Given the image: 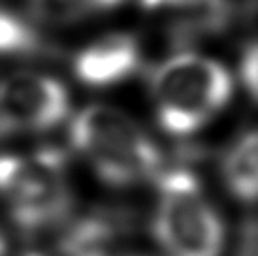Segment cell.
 Instances as JSON below:
<instances>
[{
	"mask_svg": "<svg viewBox=\"0 0 258 256\" xmlns=\"http://www.w3.org/2000/svg\"><path fill=\"white\" fill-rule=\"evenodd\" d=\"M222 179L241 204L258 202V128L237 138L222 160Z\"/></svg>",
	"mask_w": 258,
	"mask_h": 256,
	"instance_id": "cell-8",
	"label": "cell"
},
{
	"mask_svg": "<svg viewBox=\"0 0 258 256\" xmlns=\"http://www.w3.org/2000/svg\"><path fill=\"white\" fill-rule=\"evenodd\" d=\"M149 94L160 128L183 138L200 132L228 106L234 79L215 58L179 53L153 70Z\"/></svg>",
	"mask_w": 258,
	"mask_h": 256,
	"instance_id": "cell-1",
	"label": "cell"
},
{
	"mask_svg": "<svg viewBox=\"0 0 258 256\" xmlns=\"http://www.w3.org/2000/svg\"><path fill=\"white\" fill-rule=\"evenodd\" d=\"M25 256H43V254H40V252H29V254H25Z\"/></svg>",
	"mask_w": 258,
	"mask_h": 256,
	"instance_id": "cell-14",
	"label": "cell"
},
{
	"mask_svg": "<svg viewBox=\"0 0 258 256\" xmlns=\"http://www.w3.org/2000/svg\"><path fill=\"white\" fill-rule=\"evenodd\" d=\"M0 202L29 232L62 221L72 204L62 155L55 149L0 153Z\"/></svg>",
	"mask_w": 258,
	"mask_h": 256,
	"instance_id": "cell-4",
	"label": "cell"
},
{
	"mask_svg": "<svg viewBox=\"0 0 258 256\" xmlns=\"http://www.w3.org/2000/svg\"><path fill=\"white\" fill-rule=\"evenodd\" d=\"M142 62V45L136 38L126 32H111L83 45L74 55L72 70L81 85L111 89L134 78Z\"/></svg>",
	"mask_w": 258,
	"mask_h": 256,
	"instance_id": "cell-6",
	"label": "cell"
},
{
	"mask_svg": "<svg viewBox=\"0 0 258 256\" xmlns=\"http://www.w3.org/2000/svg\"><path fill=\"white\" fill-rule=\"evenodd\" d=\"M70 113V94L57 78L19 72L0 81V136L42 134Z\"/></svg>",
	"mask_w": 258,
	"mask_h": 256,
	"instance_id": "cell-5",
	"label": "cell"
},
{
	"mask_svg": "<svg viewBox=\"0 0 258 256\" xmlns=\"http://www.w3.org/2000/svg\"><path fill=\"white\" fill-rule=\"evenodd\" d=\"M124 0H29L30 12L47 25H74L113 12Z\"/></svg>",
	"mask_w": 258,
	"mask_h": 256,
	"instance_id": "cell-9",
	"label": "cell"
},
{
	"mask_svg": "<svg viewBox=\"0 0 258 256\" xmlns=\"http://www.w3.org/2000/svg\"><path fill=\"white\" fill-rule=\"evenodd\" d=\"M93 256H138V254H108V252H96Z\"/></svg>",
	"mask_w": 258,
	"mask_h": 256,
	"instance_id": "cell-13",
	"label": "cell"
},
{
	"mask_svg": "<svg viewBox=\"0 0 258 256\" xmlns=\"http://www.w3.org/2000/svg\"><path fill=\"white\" fill-rule=\"evenodd\" d=\"M239 74L247 93L251 94L254 102H258V40L251 42L243 49Z\"/></svg>",
	"mask_w": 258,
	"mask_h": 256,
	"instance_id": "cell-11",
	"label": "cell"
},
{
	"mask_svg": "<svg viewBox=\"0 0 258 256\" xmlns=\"http://www.w3.org/2000/svg\"><path fill=\"white\" fill-rule=\"evenodd\" d=\"M6 249H8L6 235H4V232L0 230V256H4V254H6Z\"/></svg>",
	"mask_w": 258,
	"mask_h": 256,
	"instance_id": "cell-12",
	"label": "cell"
},
{
	"mask_svg": "<svg viewBox=\"0 0 258 256\" xmlns=\"http://www.w3.org/2000/svg\"><path fill=\"white\" fill-rule=\"evenodd\" d=\"M140 6L162 27L188 38L221 32L232 15L228 0H140Z\"/></svg>",
	"mask_w": 258,
	"mask_h": 256,
	"instance_id": "cell-7",
	"label": "cell"
},
{
	"mask_svg": "<svg viewBox=\"0 0 258 256\" xmlns=\"http://www.w3.org/2000/svg\"><path fill=\"white\" fill-rule=\"evenodd\" d=\"M153 234L166 256H221L226 228L200 179L172 170L158 181Z\"/></svg>",
	"mask_w": 258,
	"mask_h": 256,
	"instance_id": "cell-3",
	"label": "cell"
},
{
	"mask_svg": "<svg viewBox=\"0 0 258 256\" xmlns=\"http://www.w3.org/2000/svg\"><path fill=\"white\" fill-rule=\"evenodd\" d=\"M40 38L23 17L0 8V58H19L34 55Z\"/></svg>",
	"mask_w": 258,
	"mask_h": 256,
	"instance_id": "cell-10",
	"label": "cell"
},
{
	"mask_svg": "<svg viewBox=\"0 0 258 256\" xmlns=\"http://www.w3.org/2000/svg\"><path fill=\"white\" fill-rule=\"evenodd\" d=\"M70 143L96 175L113 186L140 185L158 175L160 149L128 113L93 104L72 119Z\"/></svg>",
	"mask_w": 258,
	"mask_h": 256,
	"instance_id": "cell-2",
	"label": "cell"
}]
</instances>
